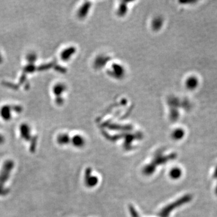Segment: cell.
<instances>
[{
	"mask_svg": "<svg viewBox=\"0 0 217 217\" xmlns=\"http://www.w3.org/2000/svg\"><path fill=\"white\" fill-rule=\"evenodd\" d=\"M36 70V66L30 63L29 65H27L25 68H24V71L27 73H31V72H34Z\"/></svg>",
	"mask_w": 217,
	"mask_h": 217,
	"instance_id": "12",
	"label": "cell"
},
{
	"mask_svg": "<svg viewBox=\"0 0 217 217\" xmlns=\"http://www.w3.org/2000/svg\"><path fill=\"white\" fill-rule=\"evenodd\" d=\"M53 66V63L52 62H51V63H47V64H43L41 65L38 70L39 71H44V70H47L48 69H50L51 68L52 66Z\"/></svg>",
	"mask_w": 217,
	"mask_h": 217,
	"instance_id": "14",
	"label": "cell"
},
{
	"mask_svg": "<svg viewBox=\"0 0 217 217\" xmlns=\"http://www.w3.org/2000/svg\"><path fill=\"white\" fill-rule=\"evenodd\" d=\"M57 141L59 144H66L70 142V137L68 134H65V133L60 134L57 136Z\"/></svg>",
	"mask_w": 217,
	"mask_h": 217,
	"instance_id": "8",
	"label": "cell"
},
{
	"mask_svg": "<svg viewBox=\"0 0 217 217\" xmlns=\"http://www.w3.org/2000/svg\"><path fill=\"white\" fill-rule=\"evenodd\" d=\"M56 102L58 105H61L63 103V99L61 98V97H57V98L56 99Z\"/></svg>",
	"mask_w": 217,
	"mask_h": 217,
	"instance_id": "18",
	"label": "cell"
},
{
	"mask_svg": "<svg viewBox=\"0 0 217 217\" xmlns=\"http://www.w3.org/2000/svg\"><path fill=\"white\" fill-rule=\"evenodd\" d=\"M4 137L2 134H0V144L4 143Z\"/></svg>",
	"mask_w": 217,
	"mask_h": 217,
	"instance_id": "20",
	"label": "cell"
},
{
	"mask_svg": "<svg viewBox=\"0 0 217 217\" xmlns=\"http://www.w3.org/2000/svg\"><path fill=\"white\" fill-rule=\"evenodd\" d=\"M89 5L87 4H84L83 6H82L79 11V16L80 18H83L86 16V13H88V11H89Z\"/></svg>",
	"mask_w": 217,
	"mask_h": 217,
	"instance_id": "10",
	"label": "cell"
},
{
	"mask_svg": "<svg viewBox=\"0 0 217 217\" xmlns=\"http://www.w3.org/2000/svg\"><path fill=\"white\" fill-rule=\"evenodd\" d=\"M25 79H26V75L24 74H22L21 75L20 80V83H21V84H23V83H25Z\"/></svg>",
	"mask_w": 217,
	"mask_h": 217,
	"instance_id": "19",
	"label": "cell"
},
{
	"mask_svg": "<svg viewBox=\"0 0 217 217\" xmlns=\"http://www.w3.org/2000/svg\"><path fill=\"white\" fill-rule=\"evenodd\" d=\"M2 56H1V55L0 54V63L2 62Z\"/></svg>",
	"mask_w": 217,
	"mask_h": 217,
	"instance_id": "21",
	"label": "cell"
},
{
	"mask_svg": "<svg viewBox=\"0 0 217 217\" xmlns=\"http://www.w3.org/2000/svg\"><path fill=\"white\" fill-rule=\"evenodd\" d=\"M75 52H76V49L74 47H70L66 48V49L63 50L61 54V59L63 61H69L72 56L75 54Z\"/></svg>",
	"mask_w": 217,
	"mask_h": 217,
	"instance_id": "4",
	"label": "cell"
},
{
	"mask_svg": "<svg viewBox=\"0 0 217 217\" xmlns=\"http://www.w3.org/2000/svg\"><path fill=\"white\" fill-rule=\"evenodd\" d=\"M14 164L11 160L6 161L0 171V196H6L9 190L4 188V183L8 180L11 175V171L13 168Z\"/></svg>",
	"mask_w": 217,
	"mask_h": 217,
	"instance_id": "1",
	"label": "cell"
},
{
	"mask_svg": "<svg viewBox=\"0 0 217 217\" xmlns=\"http://www.w3.org/2000/svg\"><path fill=\"white\" fill-rule=\"evenodd\" d=\"M20 134L22 138L25 141H30L31 139V129L27 124H22L20 126Z\"/></svg>",
	"mask_w": 217,
	"mask_h": 217,
	"instance_id": "3",
	"label": "cell"
},
{
	"mask_svg": "<svg viewBox=\"0 0 217 217\" xmlns=\"http://www.w3.org/2000/svg\"><path fill=\"white\" fill-rule=\"evenodd\" d=\"M198 84V80L196 77L191 76L186 80L185 86L189 90H194L197 88Z\"/></svg>",
	"mask_w": 217,
	"mask_h": 217,
	"instance_id": "6",
	"label": "cell"
},
{
	"mask_svg": "<svg viewBox=\"0 0 217 217\" xmlns=\"http://www.w3.org/2000/svg\"><path fill=\"white\" fill-rule=\"evenodd\" d=\"M11 109L13 111H15V112H16L18 113H20V112H21L22 110V108L20 106H15V107H11Z\"/></svg>",
	"mask_w": 217,
	"mask_h": 217,
	"instance_id": "17",
	"label": "cell"
},
{
	"mask_svg": "<svg viewBox=\"0 0 217 217\" xmlns=\"http://www.w3.org/2000/svg\"><path fill=\"white\" fill-rule=\"evenodd\" d=\"M184 132L182 129H176L173 133V136L175 139H180L183 136Z\"/></svg>",
	"mask_w": 217,
	"mask_h": 217,
	"instance_id": "11",
	"label": "cell"
},
{
	"mask_svg": "<svg viewBox=\"0 0 217 217\" xmlns=\"http://www.w3.org/2000/svg\"><path fill=\"white\" fill-rule=\"evenodd\" d=\"M66 88V86L64 84L57 83L53 88V93L57 97H59L65 91Z\"/></svg>",
	"mask_w": 217,
	"mask_h": 217,
	"instance_id": "7",
	"label": "cell"
},
{
	"mask_svg": "<svg viewBox=\"0 0 217 217\" xmlns=\"http://www.w3.org/2000/svg\"><path fill=\"white\" fill-rule=\"evenodd\" d=\"M27 59L28 62H29L30 63H33L35 62L36 60L37 59V56L34 53L31 52L27 55Z\"/></svg>",
	"mask_w": 217,
	"mask_h": 217,
	"instance_id": "13",
	"label": "cell"
},
{
	"mask_svg": "<svg viewBox=\"0 0 217 217\" xmlns=\"http://www.w3.org/2000/svg\"><path fill=\"white\" fill-rule=\"evenodd\" d=\"M84 141L83 137H82L80 135H77L75 136L73 138H72V143L74 145L77 147H82L84 144Z\"/></svg>",
	"mask_w": 217,
	"mask_h": 217,
	"instance_id": "9",
	"label": "cell"
},
{
	"mask_svg": "<svg viewBox=\"0 0 217 217\" xmlns=\"http://www.w3.org/2000/svg\"><path fill=\"white\" fill-rule=\"evenodd\" d=\"M36 143H37V138L36 137H34L32 139V142L31 143V146H30V150L33 151L35 150L36 146Z\"/></svg>",
	"mask_w": 217,
	"mask_h": 217,
	"instance_id": "16",
	"label": "cell"
},
{
	"mask_svg": "<svg viewBox=\"0 0 217 217\" xmlns=\"http://www.w3.org/2000/svg\"><path fill=\"white\" fill-rule=\"evenodd\" d=\"M11 110H12L11 107L10 106H8V105L3 106L0 109V115L1 118L5 121L10 120L11 117Z\"/></svg>",
	"mask_w": 217,
	"mask_h": 217,
	"instance_id": "5",
	"label": "cell"
},
{
	"mask_svg": "<svg viewBox=\"0 0 217 217\" xmlns=\"http://www.w3.org/2000/svg\"><path fill=\"white\" fill-rule=\"evenodd\" d=\"M111 75L115 78L121 79L124 76L125 70L122 65L115 64L112 66L111 69Z\"/></svg>",
	"mask_w": 217,
	"mask_h": 217,
	"instance_id": "2",
	"label": "cell"
},
{
	"mask_svg": "<svg viewBox=\"0 0 217 217\" xmlns=\"http://www.w3.org/2000/svg\"><path fill=\"white\" fill-rule=\"evenodd\" d=\"M181 174V172L180 170L178 168H175L174 170H172V171L171 172V175L172 176V177L173 178H177L179 177V176Z\"/></svg>",
	"mask_w": 217,
	"mask_h": 217,
	"instance_id": "15",
	"label": "cell"
}]
</instances>
